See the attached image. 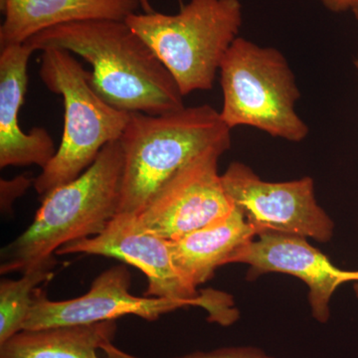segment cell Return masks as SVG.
Returning <instances> with one entry per match:
<instances>
[{
    "label": "cell",
    "instance_id": "2",
    "mask_svg": "<svg viewBox=\"0 0 358 358\" xmlns=\"http://www.w3.org/2000/svg\"><path fill=\"white\" fill-rule=\"evenodd\" d=\"M122 171L121 143L112 141L79 178L42 197L31 225L2 250L1 274H23L61 247L101 234L119 213Z\"/></svg>",
    "mask_w": 358,
    "mask_h": 358
},
{
    "label": "cell",
    "instance_id": "22",
    "mask_svg": "<svg viewBox=\"0 0 358 358\" xmlns=\"http://www.w3.org/2000/svg\"><path fill=\"white\" fill-rule=\"evenodd\" d=\"M353 64H355V69H357L358 73V56L357 59H355V62H353Z\"/></svg>",
    "mask_w": 358,
    "mask_h": 358
},
{
    "label": "cell",
    "instance_id": "3",
    "mask_svg": "<svg viewBox=\"0 0 358 358\" xmlns=\"http://www.w3.org/2000/svg\"><path fill=\"white\" fill-rule=\"evenodd\" d=\"M119 141L124 155L119 213L136 215L193 159L211 148H230L231 129L218 110L202 105L164 115L131 113Z\"/></svg>",
    "mask_w": 358,
    "mask_h": 358
},
{
    "label": "cell",
    "instance_id": "10",
    "mask_svg": "<svg viewBox=\"0 0 358 358\" xmlns=\"http://www.w3.org/2000/svg\"><path fill=\"white\" fill-rule=\"evenodd\" d=\"M131 282L128 268L117 265L103 271L92 282L89 292L76 299L51 301L43 289L37 288L23 329L96 324L129 315L154 322L178 308L200 307L194 301L134 296L129 292Z\"/></svg>",
    "mask_w": 358,
    "mask_h": 358
},
{
    "label": "cell",
    "instance_id": "1",
    "mask_svg": "<svg viewBox=\"0 0 358 358\" xmlns=\"http://www.w3.org/2000/svg\"><path fill=\"white\" fill-rule=\"evenodd\" d=\"M33 52L63 49L92 66V84L106 102L129 113L164 115L185 108L176 80L126 20L77 21L28 40Z\"/></svg>",
    "mask_w": 358,
    "mask_h": 358
},
{
    "label": "cell",
    "instance_id": "13",
    "mask_svg": "<svg viewBox=\"0 0 358 358\" xmlns=\"http://www.w3.org/2000/svg\"><path fill=\"white\" fill-rule=\"evenodd\" d=\"M136 0H2L0 47L24 44L55 26L92 20H126Z\"/></svg>",
    "mask_w": 358,
    "mask_h": 358
},
{
    "label": "cell",
    "instance_id": "17",
    "mask_svg": "<svg viewBox=\"0 0 358 358\" xmlns=\"http://www.w3.org/2000/svg\"><path fill=\"white\" fill-rule=\"evenodd\" d=\"M103 358H143L136 357L120 350L112 343H106L101 348ZM176 358H275L266 355L263 350L251 346H237V348H224L211 352H197Z\"/></svg>",
    "mask_w": 358,
    "mask_h": 358
},
{
    "label": "cell",
    "instance_id": "16",
    "mask_svg": "<svg viewBox=\"0 0 358 358\" xmlns=\"http://www.w3.org/2000/svg\"><path fill=\"white\" fill-rule=\"evenodd\" d=\"M55 257L23 273L20 280L0 282V345L23 331L31 310L33 294L42 282L53 278Z\"/></svg>",
    "mask_w": 358,
    "mask_h": 358
},
{
    "label": "cell",
    "instance_id": "15",
    "mask_svg": "<svg viewBox=\"0 0 358 358\" xmlns=\"http://www.w3.org/2000/svg\"><path fill=\"white\" fill-rule=\"evenodd\" d=\"M117 329V320L23 329L0 345V358H100Z\"/></svg>",
    "mask_w": 358,
    "mask_h": 358
},
{
    "label": "cell",
    "instance_id": "20",
    "mask_svg": "<svg viewBox=\"0 0 358 358\" xmlns=\"http://www.w3.org/2000/svg\"><path fill=\"white\" fill-rule=\"evenodd\" d=\"M140 4V7L143 9V13H154L155 9L152 8V3H150V0H136ZM180 2V6H183L182 0H178Z\"/></svg>",
    "mask_w": 358,
    "mask_h": 358
},
{
    "label": "cell",
    "instance_id": "5",
    "mask_svg": "<svg viewBox=\"0 0 358 358\" xmlns=\"http://www.w3.org/2000/svg\"><path fill=\"white\" fill-rule=\"evenodd\" d=\"M40 78L64 101V129L55 155L33 181L41 197L79 178L108 143L119 141L131 113L113 107L92 84L91 72L63 49L42 51Z\"/></svg>",
    "mask_w": 358,
    "mask_h": 358
},
{
    "label": "cell",
    "instance_id": "9",
    "mask_svg": "<svg viewBox=\"0 0 358 358\" xmlns=\"http://www.w3.org/2000/svg\"><path fill=\"white\" fill-rule=\"evenodd\" d=\"M229 150L211 148L193 159L136 214V224L173 241L229 215L235 206L218 173L219 159Z\"/></svg>",
    "mask_w": 358,
    "mask_h": 358
},
{
    "label": "cell",
    "instance_id": "7",
    "mask_svg": "<svg viewBox=\"0 0 358 358\" xmlns=\"http://www.w3.org/2000/svg\"><path fill=\"white\" fill-rule=\"evenodd\" d=\"M85 254L117 259L140 268L148 279L143 296L194 301L208 313V320L223 327L239 317L229 294L215 289L197 291L173 262L169 240L141 229L136 214L119 213L101 234L61 247L56 255Z\"/></svg>",
    "mask_w": 358,
    "mask_h": 358
},
{
    "label": "cell",
    "instance_id": "4",
    "mask_svg": "<svg viewBox=\"0 0 358 358\" xmlns=\"http://www.w3.org/2000/svg\"><path fill=\"white\" fill-rule=\"evenodd\" d=\"M242 21L239 0H190L176 14L154 11L126 18L171 73L183 96L213 88Z\"/></svg>",
    "mask_w": 358,
    "mask_h": 358
},
{
    "label": "cell",
    "instance_id": "11",
    "mask_svg": "<svg viewBox=\"0 0 358 358\" xmlns=\"http://www.w3.org/2000/svg\"><path fill=\"white\" fill-rule=\"evenodd\" d=\"M242 248L234 263L249 266L247 279L266 273H282L298 277L308 287V301L313 319L326 324L331 317L329 303L341 285L358 282V271L336 268L307 238L285 233L259 234Z\"/></svg>",
    "mask_w": 358,
    "mask_h": 358
},
{
    "label": "cell",
    "instance_id": "19",
    "mask_svg": "<svg viewBox=\"0 0 358 358\" xmlns=\"http://www.w3.org/2000/svg\"><path fill=\"white\" fill-rule=\"evenodd\" d=\"M327 10L331 13H341L352 11L358 6V0H319Z\"/></svg>",
    "mask_w": 358,
    "mask_h": 358
},
{
    "label": "cell",
    "instance_id": "14",
    "mask_svg": "<svg viewBox=\"0 0 358 358\" xmlns=\"http://www.w3.org/2000/svg\"><path fill=\"white\" fill-rule=\"evenodd\" d=\"M256 237L255 229L235 207L226 217L169 243L176 268L197 288L211 280L219 267L234 263L242 248Z\"/></svg>",
    "mask_w": 358,
    "mask_h": 358
},
{
    "label": "cell",
    "instance_id": "21",
    "mask_svg": "<svg viewBox=\"0 0 358 358\" xmlns=\"http://www.w3.org/2000/svg\"><path fill=\"white\" fill-rule=\"evenodd\" d=\"M352 13L353 15H355V20H357L358 22V6L355 7V8H353Z\"/></svg>",
    "mask_w": 358,
    "mask_h": 358
},
{
    "label": "cell",
    "instance_id": "8",
    "mask_svg": "<svg viewBox=\"0 0 358 358\" xmlns=\"http://www.w3.org/2000/svg\"><path fill=\"white\" fill-rule=\"evenodd\" d=\"M224 188L257 236L275 232L331 241L334 223L315 199L310 176L285 182L263 180L248 166L234 162L221 174Z\"/></svg>",
    "mask_w": 358,
    "mask_h": 358
},
{
    "label": "cell",
    "instance_id": "23",
    "mask_svg": "<svg viewBox=\"0 0 358 358\" xmlns=\"http://www.w3.org/2000/svg\"><path fill=\"white\" fill-rule=\"evenodd\" d=\"M355 294H357V296L358 298V282H355Z\"/></svg>",
    "mask_w": 358,
    "mask_h": 358
},
{
    "label": "cell",
    "instance_id": "18",
    "mask_svg": "<svg viewBox=\"0 0 358 358\" xmlns=\"http://www.w3.org/2000/svg\"><path fill=\"white\" fill-rule=\"evenodd\" d=\"M32 183H34L32 182V179L24 174L11 179V180L1 179L0 181V202H1L2 212L7 213L10 211L13 202L18 197L22 196Z\"/></svg>",
    "mask_w": 358,
    "mask_h": 358
},
{
    "label": "cell",
    "instance_id": "12",
    "mask_svg": "<svg viewBox=\"0 0 358 358\" xmlns=\"http://www.w3.org/2000/svg\"><path fill=\"white\" fill-rule=\"evenodd\" d=\"M0 49V167L36 164L43 169L57 152L53 138L39 127L24 133L18 119L33 51L25 44Z\"/></svg>",
    "mask_w": 358,
    "mask_h": 358
},
{
    "label": "cell",
    "instance_id": "6",
    "mask_svg": "<svg viewBox=\"0 0 358 358\" xmlns=\"http://www.w3.org/2000/svg\"><path fill=\"white\" fill-rule=\"evenodd\" d=\"M221 120L230 129L250 127L274 138L301 143L310 134L296 114L301 98L284 54L238 37L221 63Z\"/></svg>",
    "mask_w": 358,
    "mask_h": 358
}]
</instances>
